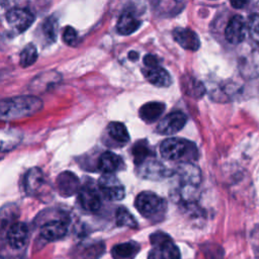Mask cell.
I'll return each mask as SVG.
<instances>
[{
	"label": "cell",
	"instance_id": "cell-12",
	"mask_svg": "<svg viewBox=\"0 0 259 259\" xmlns=\"http://www.w3.org/2000/svg\"><path fill=\"white\" fill-rule=\"evenodd\" d=\"M181 187H197L200 183V171L192 163H181L177 168Z\"/></svg>",
	"mask_w": 259,
	"mask_h": 259
},
{
	"label": "cell",
	"instance_id": "cell-7",
	"mask_svg": "<svg viewBox=\"0 0 259 259\" xmlns=\"http://www.w3.org/2000/svg\"><path fill=\"white\" fill-rule=\"evenodd\" d=\"M6 20L16 31L23 32L34 21V15L26 8H11L6 13Z\"/></svg>",
	"mask_w": 259,
	"mask_h": 259
},
{
	"label": "cell",
	"instance_id": "cell-28",
	"mask_svg": "<svg viewBox=\"0 0 259 259\" xmlns=\"http://www.w3.org/2000/svg\"><path fill=\"white\" fill-rule=\"evenodd\" d=\"M247 29L251 39L259 47V14H251L249 16Z\"/></svg>",
	"mask_w": 259,
	"mask_h": 259
},
{
	"label": "cell",
	"instance_id": "cell-26",
	"mask_svg": "<svg viewBox=\"0 0 259 259\" xmlns=\"http://www.w3.org/2000/svg\"><path fill=\"white\" fill-rule=\"evenodd\" d=\"M116 224L120 227H128V228H137L138 223L135 220L134 215L123 206H120L117 208L115 213Z\"/></svg>",
	"mask_w": 259,
	"mask_h": 259
},
{
	"label": "cell",
	"instance_id": "cell-16",
	"mask_svg": "<svg viewBox=\"0 0 259 259\" xmlns=\"http://www.w3.org/2000/svg\"><path fill=\"white\" fill-rule=\"evenodd\" d=\"M67 225L64 221L54 220L46 223L40 228V235L49 241H56L67 234Z\"/></svg>",
	"mask_w": 259,
	"mask_h": 259
},
{
	"label": "cell",
	"instance_id": "cell-25",
	"mask_svg": "<svg viewBox=\"0 0 259 259\" xmlns=\"http://www.w3.org/2000/svg\"><path fill=\"white\" fill-rule=\"evenodd\" d=\"M37 59V51L36 48L33 44H28L26 45L19 56V64L21 65V67H29L32 64L35 63Z\"/></svg>",
	"mask_w": 259,
	"mask_h": 259
},
{
	"label": "cell",
	"instance_id": "cell-23",
	"mask_svg": "<svg viewBox=\"0 0 259 259\" xmlns=\"http://www.w3.org/2000/svg\"><path fill=\"white\" fill-rule=\"evenodd\" d=\"M108 136L116 143L123 145L130 141V135L125 125L119 121H111L107 125Z\"/></svg>",
	"mask_w": 259,
	"mask_h": 259
},
{
	"label": "cell",
	"instance_id": "cell-32",
	"mask_svg": "<svg viewBox=\"0 0 259 259\" xmlns=\"http://www.w3.org/2000/svg\"><path fill=\"white\" fill-rule=\"evenodd\" d=\"M128 58H130L132 61H136L139 57H138V54H137L136 52H131V53L128 54Z\"/></svg>",
	"mask_w": 259,
	"mask_h": 259
},
{
	"label": "cell",
	"instance_id": "cell-9",
	"mask_svg": "<svg viewBox=\"0 0 259 259\" xmlns=\"http://www.w3.org/2000/svg\"><path fill=\"white\" fill-rule=\"evenodd\" d=\"M246 21L241 15L233 16L225 29V37L232 45L241 44L246 35Z\"/></svg>",
	"mask_w": 259,
	"mask_h": 259
},
{
	"label": "cell",
	"instance_id": "cell-29",
	"mask_svg": "<svg viewBox=\"0 0 259 259\" xmlns=\"http://www.w3.org/2000/svg\"><path fill=\"white\" fill-rule=\"evenodd\" d=\"M63 41L70 47H76L79 42V36L77 31L72 26H66L62 34Z\"/></svg>",
	"mask_w": 259,
	"mask_h": 259
},
{
	"label": "cell",
	"instance_id": "cell-27",
	"mask_svg": "<svg viewBox=\"0 0 259 259\" xmlns=\"http://www.w3.org/2000/svg\"><path fill=\"white\" fill-rule=\"evenodd\" d=\"M57 30H58L57 19L54 16L48 17L42 23V32L46 38L52 42L55 41L57 37Z\"/></svg>",
	"mask_w": 259,
	"mask_h": 259
},
{
	"label": "cell",
	"instance_id": "cell-11",
	"mask_svg": "<svg viewBox=\"0 0 259 259\" xmlns=\"http://www.w3.org/2000/svg\"><path fill=\"white\" fill-rule=\"evenodd\" d=\"M174 40L184 50L197 51L200 47V40L195 31L190 28L176 27L172 31Z\"/></svg>",
	"mask_w": 259,
	"mask_h": 259
},
{
	"label": "cell",
	"instance_id": "cell-18",
	"mask_svg": "<svg viewBox=\"0 0 259 259\" xmlns=\"http://www.w3.org/2000/svg\"><path fill=\"white\" fill-rule=\"evenodd\" d=\"M140 25L141 21L136 17V15L132 11L125 10L120 14L116 22V30L119 34L128 35L135 32Z\"/></svg>",
	"mask_w": 259,
	"mask_h": 259
},
{
	"label": "cell",
	"instance_id": "cell-31",
	"mask_svg": "<svg viewBox=\"0 0 259 259\" xmlns=\"http://www.w3.org/2000/svg\"><path fill=\"white\" fill-rule=\"evenodd\" d=\"M246 4H247L246 1H233V2H231V5L235 8H242Z\"/></svg>",
	"mask_w": 259,
	"mask_h": 259
},
{
	"label": "cell",
	"instance_id": "cell-19",
	"mask_svg": "<svg viewBox=\"0 0 259 259\" xmlns=\"http://www.w3.org/2000/svg\"><path fill=\"white\" fill-rule=\"evenodd\" d=\"M165 110V104L158 101L147 102L139 109L140 117L147 123H151L159 119Z\"/></svg>",
	"mask_w": 259,
	"mask_h": 259
},
{
	"label": "cell",
	"instance_id": "cell-10",
	"mask_svg": "<svg viewBox=\"0 0 259 259\" xmlns=\"http://www.w3.org/2000/svg\"><path fill=\"white\" fill-rule=\"evenodd\" d=\"M58 192L65 197H69L79 192L81 186L79 178L71 171H64L60 173L56 179Z\"/></svg>",
	"mask_w": 259,
	"mask_h": 259
},
{
	"label": "cell",
	"instance_id": "cell-8",
	"mask_svg": "<svg viewBox=\"0 0 259 259\" xmlns=\"http://www.w3.org/2000/svg\"><path fill=\"white\" fill-rule=\"evenodd\" d=\"M187 120L182 111H173L165 115L157 125V132L161 135H173L183 128Z\"/></svg>",
	"mask_w": 259,
	"mask_h": 259
},
{
	"label": "cell",
	"instance_id": "cell-14",
	"mask_svg": "<svg viewBox=\"0 0 259 259\" xmlns=\"http://www.w3.org/2000/svg\"><path fill=\"white\" fill-rule=\"evenodd\" d=\"M28 229L24 223L13 224L7 232V242L13 249H21L27 243Z\"/></svg>",
	"mask_w": 259,
	"mask_h": 259
},
{
	"label": "cell",
	"instance_id": "cell-5",
	"mask_svg": "<svg viewBox=\"0 0 259 259\" xmlns=\"http://www.w3.org/2000/svg\"><path fill=\"white\" fill-rule=\"evenodd\" d=\"M98 189L108 200H121L125 195L123 185L113 174L101 175L98 180Z\"/></svg>",
	"mask_w": 259,
	"mask_h": 259
},
{
	"label": "cell",
	"instance_id": "cell-30",
	"mask_svg": "<svg viewBox=\"0 0 259 259\" xmlns=\"http://www.w3.org/2000/svg\"><path fill=\"white\" fill-rule=\"evenodd\" d=\"M159 65V60L157 59L156 56L148 54L145 56L144 58V67H152V66H156Z\"/></svg>",
	"mask_w": 259,
	"mask_h": 259
},
{
	"label": "cell",
	"instance_id": "cell-17",
	"mask_svg": "<svg viewBox=\"0 0 259 259\" xmlns=\"http://www.w3.org/2000/svg\"><path fill=\"white\" fill-rule=\"evenodd\" d=\"M140 171L139 174L147 179H161L165 176H167V169L164 167L163 164L160 162L149 159L145 163L139 166Z\"/></svg>",
	"mask_w": 259,
	"mask_h": 259
},
{
	"label": "cell",
	"instance_id": "cell-13",
	"mask_svg": "<svg viewBox=\"0 0 259 259\" xmlns=\"http://www.w3.org/2000/svg\"><path fill=\"white\" fill-rule=\"evenodd\" d=\"M142 72L145 78L153 85L157 87H168L171 84V77L169 73L160 65L152 67H144Z\"/></svg>",
	"mask_w": 259,
	"mask_h": 259
},
{
	"label": "cell",
	"instance_id": "cell-2",
	"mask_svg": "<svg viewBox=\"0 0 259 259\" xmlns=\"http://www.w3.org/2000/svg\"><path fill=\"white\" fill-rule=\"evenodd\" d=\"M160 154L165 160L191 163L198 158L196 146L182 138H168L160 145Z\"/></svg>",
	"mask_w": 259,
	"mask_h": 259
},
{
	"label": "cell",
	"instance_id": "cell-3",
	"mask_svg": "<svg viewBox=\"0 0 259 259\" xmlns=\"http://www.w3.org/2000/svg\"><path fill=\"white\" fill-rule=\"evenodd\" d=\"M150 241L154 247L151 256L154 259H179L180 252L171 238L163 233L156 232L151 235Z\"/></svg>",
	"mask_w": 259,
	"mask_h": 259
},
{
	"label": "cell",
	"instance_id": "cell-4",
	"mask_svg": "<svg viewBox=\"0 0 259 259\" xmlns=\"http://www.w3.org/2000/svg\"><path fill=\"white\" fill-rule=\"evenodd\" d=\"M135 206L143 217L152 219L165 209V201L154 192L143 191L136 197Z\"/></svg>",
	"mask_w": 259,
	"mask_h": 259
},
{
	"label": "cell",
	"instance_id": "cell-15",
	"mask_svg": "<svg viewBox=\"0 0 259 259\" xmlns=\"http://www.w3.org/2000/svg\"><path fill=\"white\" fill-rule=\"evenodd\" d=\"M45 184V176L39 168H30L24 175L23 188L29 195L35 194Z\"/></svg>",
	"mask_w": 259,
	"mask_h": 259
},
{
	"label": "cell",
	"instance_id": "cell-6",
	"mask_svg": "<svg viewBox=\"0 0 259 259\" xmlns=\"http://www.w3.org/2000/svg\"><path fill=\"white\" fill-rule=\"evenodd\" d=\"M99 192V189L91 181L84 183L78 192V201L81 207L90 212L97 211L101 206Z\"/></svg>",
	"mask_w": 259,
	"mask_h": 259
},
{
	"label": "cell",
	"instance_id": "cell-20",
	"mask_svg": "<svg viewBox=\"0 0 259 259\" xmlns=\"http://www.w3.org/2000/svg\"><path fill=\"white\" fill-rule=\"evenodd\" d=\"M122 164V160L119 156L112 152H104L98 159V169L104 174H113Z\"/></svg>",
	"mask_w": 259,
	"mask_h": 259
},
{
	"label": "cell",
	"instance_id": "cell-24",
	"mask_svg": "<svg viewBox=\"0 0 259 259\" xmlns=\"http://www.w3.org/2000/svg\"><path fill=\"white\" fill-rule=\"evenodd\" d=\"M181 83H182L183 91L187 95L193 98H200L205 92V88L203 84L192 77L185 76V78L181 81Z\"/></svg>",
	"mask_w": 259,
	"mask_h": 259
},
{
	"label": "cell",
	"instance_id": "cell-21",
	"mask_svg": "<svg viewBox=\"0 0 259 259\" xmlns=\"http://www.w3.org/2000/svg\"><path fill=\"white\" fill-rule=\"evenodd\" d=\"M139 251V245L135 242H125L115 245L111 254L113 259H134Z\"/></svg>",
	"mask_w": 259,
	"mask_h": 259
},
{
	"label": "cell",
	"instance_id": "cell-22",
	"mask_svg": "<svg viewBox=\"0 0 259 259\" xmlns=\"http://www.w3.org/2000/svg\"><path fill=\"white\" fill-rule=\"evenodd\" d=\"M132 154L134 162L136 165L140 166L145 163L147 160L153 157V152L151 151L148 142L146 140H141L137 142L132 148Z\"/></svg>",
	"mask_w": 259,
	"mask_h": 259
},
{
	"label": "cell",
	"instance_id": "cell-1",
	"mask_svg": "<svg viewBox=\"0 0 259 259\" xmlns=\"http://www.w3.org/2000/svg\"><path fill=\"white\" fill-rule=\"evenodd\" d=\"M42 108V101L35 96L24 95L2 99L0 115L3 120H13L28 117Z\"/></svg>",
	"mask_w": 259,
	"mask_h": 259
}]
</instances>
